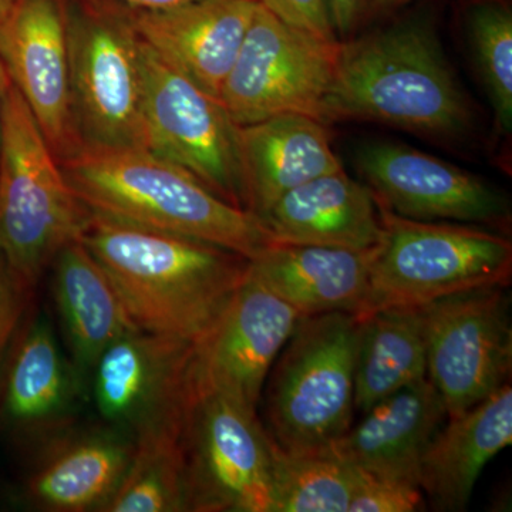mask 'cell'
<instances>
[{"label": "cell", "mask_w": 512, "mask_h": 512, "mask_svg": "<svg viewBox=\"0 0 512 512\" xmlns=\"http://www.w3.org/2000/svg\"><path fill=\"white\" fill-rule=\"evenodd\" d=\"M183 426L151 431L134 439L130 466L104 511H188Z\"/></svg>", "instance_id": "obj_26"}, {"label": "cell", "mask_w": 512, "mask_h": 512, "mask_svg": "<svg viewBox=\"0 0 512 512\" xmlns=\"http://www.w3.org/2000/svg\"><path fill=\"white\" fill-rule=\"evenodd\" d=\"M359 167L377 202L417 221L505 224L510 202L476 175L419 150L375 144L360 151Z\"/></svg>", "instance_id": "obj_15"}, {"label": "cell", "mask_w": 512, "mask_h": 512, "mask_svg": "<svg viewBox=\"0 0 512 512\" xmlns=\"http://www.w3.org/2000/svg\"><path fill=\"white\" fill-rule=\"evenodd\" d=\"M259 220L272 244L367 251L382 234L375 194L343 168L286 192Z\"/></svg>", "instance_id": "obj_18"}, {"label": "cell", "mask_w": 512, "mask_h": 512, "mask_svg": "<svg viewBox=\"0 0 512 512\" xmlns=\"http://www.w3.org/2000/svg\"><path fill=\"white\" fill-rule=\"evenodd\" d=\"M30 292L0 252V366L25 315Z\"/></svg>", "instance_id": "obj_30"}, {"label": "cell", "mask_w": 512, "mask_h": 512, "mask_svg": "<svg viewBox=\"0 0 512 512\" xmlns=\"http://www.w3.org/2000/svg\"><path fill=\"white\" fill-rule=\"evenodd\" d=\"M140 43L128 16L69 12L73 116L86 146L147 150Z\"/></svg>", "instance_id": "obj_10"}, {"label": "cell", "mask_w": 512, "mask_h": 512, "mask_svg": "<svg viewBox=\"0 0 512 512\" xmlns=\"http://www.w3.org/2000/svg\"><path fill=\"white\" fill-rule=\"evenodd\" d=\"M342 119L451 137L470 126L471 110L434 29L409 20L340 42L325 123Z\"/></svg>", "instance_id": "obj_3"}, {"label": "cell", "mask_w": 512, "mask_h": 512, "mask_svg": "<svg viewBox=\"0 0 512 512\" xmlns=\"http://www.w3.org/2000/svg\"><path fill=\"white\" fill-rule=\"evenodd\" d=\"M339 45L293 28L258 3L221 103L239 127L289 113L325 123Z\"/></svg>", "instance_id": "obj_8"}, {"label": "cell", "mask_w": 512, "mask_h": 512, "mask_svg": "<svg viewBox=\"0 0 512 512\" xmlns=\"http://www.w3.org/2000/svg\"><path fill=\"white\" fill-rule=\"evenodd\" d=\"M507 286L471 289L421 306L427 377L450 419L507 384L512 326Z\"/></svg>", "instance_id": "obj_11"}, {"label": "cell", "mask_w": 512, "mask_h": 512, "mask_svg": "<svg viewBox=\"0 0 512 512\" xmlns=\"http://www.w3.org/2000/svg\"><path fill=\"white\" fill-rule=\"evenodd\" d=\"M377 205L382 234L372 248L369 292L359 319L382 309L421 308L456 293L510 284L512 244L507 238L470 225L410 220Z\"/></svg>", "instance_id": "obj_5"}, {"label": "cell", "mask_w": 512, "mask_h": 512, "mask_svg": "<svg viewBox=\"0 0 512 512\" xmlns=\"http://www.w3.org/2000/svg\"><path fill=\"white\" fill-rule=\"evenodd\" d=\"M423 505L421 488L382 480L357 468L348 512H413L423 510Z\"/></svg>", "instance_id": "obj_29"}, {"label": "cell", "mask_w": 512, "mask_h": 512, "mask_svg": "<svg viewBox=\"0 0 512 512\" xmlns=\"http://www.w3.org/2000/svg\"><path fill=\"white\" fill-rule=\"evenodd\" d=\"M28 480L32 503L45 511H104L123 481L134 440L113 431L50 434Z\"/></svg>", "instance_id": "obj_20"}, {"label": "cell", "mask_w": 512, "mask_h": 512, "mask_svg": "<svg viewBox=\"0 0 512 512\" xmlns=\"http://www.w3.org/2000/svg\"><path fill=\"white\" fill-rule=\"evenodd\" d=\"M256 6V0H192L173 8L136 9L128 19L165 62L220 99Z\"/></svg>", "instance_id": "obj_16"}, {"label": "cell", "mask_w": 512, "mask_h": 512, "mask_svg": "<svg viewBox=\"0 0 512 512\" xmlns=\"http://www.w3.org/2000/svg\"><path fill=\"white\" fill-rule=\"evenodd\" d=\"M511 443L512 389L507 383L437 431L421 461V491L436 510H466L484 467Z\"/></svg>", "instance_id": "obj_22"}, {"label": "cell", "mask_w": 512, "mask_h": 512, "mask_svg": "<svg viewBox=\"0 0 512 512\" xmlns=\"http://www.w3.org/2000/svg\"><path fill=\"white\" fill-rule=\"evenodd\" d=\"M372 249L269 244L248 259L249 272L301 316L349 312L360 318L369 292Z\"/></svg>", "instance_id": "obj_21"}, {"label": "cell", "mask_w": 512, "mask_h": 512, "mask_svg": "<svg viewBox=\"0 0 512 512\" xmlns=\"http://www.w3.org/2000/svg\"><path fill=\"white\" fill-rule=\"evenodd\" d=\"M362 319L302 316L268 387L269 434L285 450L332 446L352 427Z\"/></svg>", "instance_id": "obj_6"}, {"label": "cell", "mask_w": 512, "mask_h": 512, "mask_svg": "<svg viewBox=\"0 0 512 512\" xmlns=\"http://www.w3.org/2000/svg\"><path fill=\"white\" fill-rule=\"evenodd\" d=\"M10 83L12 82H10L9 74L6 72L3 63L0 62V126H2L3 101H5L6 93H8Z\"/></svg>", "instance_id": "obj_34"}, {"label": "cell", "mask_w": 512, "mask_h": 512, "mask_svg": "<svg viewBox=\"0 0 512 512\" xmlns=\"http://www.w3.org/2000/svg\"><path fill=\"white\" fill-rule=\"evenodd\" d=\"M73 400V380L52 328L36 319L10 363L3 406L13 423L26 429L59 431Z\"/></svg>", "instance_id": "obj_25"}, {"label": "cell", "mask_w": 512, "mask_h": 512, "mask_svg": "<svg viewBox=\"0 0 512 512\" xmlns=\"http://www.w3.org/2000/svg\"><path fill=\"white\" fill-rule=\"evenodd\" d=\"M427 377L420 308H390L362 319L355 369V407L380 400Z\"/></svg>", "instance_id": "obj_24"}, {"label": "cell", "mask_w": 512, "mask_h": 512, "mask_svg": "<svg viewBox=\"0 0 512 512\" xmlns=\"http://www.w3.org/2000/svg\"><path fill=\"white\" fill-rule=\"evenodd\" d=\"M410 0H372L373 8L377 10H390L406 5Z\"/></svg>", "instance_id": "obj_35"}, {"label": "cell", "mask_w": 512, "mask_h": 512, "mask_svg": "<svg viewBox=\"0 0 512 512\" xmlns=\"http://www.w3.org/2000/svg\"><path fill=\"white\" fill-rule=\"evenodd\" d=\"M0 62L57 160L82 147L70 87L69 10L63 0H16L0 25Z\"/></svg>", "instance_id": "obj_14"}, {"label": "cell", "mask_w": 512, "mask_h": 512, "mask_svg": "<svg viewBox=\"0 0 512 512\" xmlns=\"http://www.w3.org/2000/svg\"><path fill=\"white\" fill-rule=\"evenodd\" d=\"M468 37L478 72L503 134L512 128V13L507 3L484 0L468 13Z\"/></svg>", "instance_id": "obj_28"}, {"label": "cell", "mask_w": 512, "mask_h": 512, "mask_svg": "<svg viewBox=\"0 0 512 512\" xmlns=\"http://www.w3.org/2000/svg\"><path fill=\"white\" fill-rule=\"evenodd\" d=\"M370 5L372 0H326L335 33L338 32L340 36L352 33Z\"/></svg>", "instance_id": "obj_32"}, {"label": "cell", "mask_w": 512, "mask_h": 512, "mask_svg": "<svg viewBox=\"0 0 512 512\" xmlns=\"http://www.w3.org/2000/svg\"><path fill=\"white\" fill-rule=\"evenodd\" d=\"M293 28L328 40L336 39L326 0H256Z\"/></svg>", "instance_id": "obj_31"}, {"label": "cell", "mask_w": 512, "mask_h": 512, "mask_svg": "<svg viewBox=\"0 0 512 512\" xmlns=\"http://www.w3.org/2000/svg\"><path fill=\"white\" fill-rule=\"evenodd\" d=\"M16 0H0V25L5 22V19L8 18L10 10H12L13 5H15Z\"/></svg>", "instance_id": "obj_36"}, {"label": "cell", "mask_w": 512, "mask_h": 512, "mask_svg": "<svg viewBox=\"0 0 512 512\" xmlns=\"http://www.w3.org/2000/svg\"><path fill=\"white\" fill-rule=\"evenodd\" d=\"M247 210L262 217L286 192L342 170L326 124L303 114H279L239 127Z\"/></svg>", "instance_id": "obj_19"}, {"label": "cell", "mask_w": 512, "mask_h": 512, "mask_svg": "<svg viewBox=\"0 0 512 512\" xmlns=\"http://www.w3.org/2000/svg\"><path fill=\"white\" fill-rule=\"evenodd\" d=\"M272 512H348L357 468L332 446L285 450L274 440Z\"/></svg>", "instance_id": "obj_27"}, {"label": "cell", "mask_w": 512, "mask_h": 512, "mask_svg": "<svg viewBox=\"0 0 512 512\" xmlns=\"http://www.w3.org/2000/svg\"><path fill=\"white\" fill-rule=\"evenodd\" d=\"M79 241L137 329L190 342L211 328L248 272V259L228 249L92 210Z\"/></svg>", "instance_id": "obj_1"}, {"label": "cell", "mask_w": 512, "mask_h": 512, "mask_svg": "<svg viewBox=\"0 0 512 512\" xmlns=\"http://www.w3.org/2000/svg\"><path fill=\"white\" fill-rule=\"evenodd\" d=\"M194 342L146 330L114 340L93 366V396L107 423L131 439L184 424Z\"/></svg>", "instance_id": "obj_13"}, {"label": "cell", "mask_w": 512, "mask_h": 512, "mask_svg": "<svg viewBox=\"0 0 512 512\" xmlns=\"http://www.w3.org/2000/svg\"><path fill=\"white\" fill-rule=\"evenodd\" d=\"M140 42L147 150L190 171L222 200L247 210L239 126L220 99Z\"/></svg>", "instance_id": "obj_9"}, {"label": "cell", "mask_w": 512, "mask_h": 512, "mask_svg": "<svg viewBox=\"0 0 512 512\" xmlns=\"http://www.w3.org/2000/svg\"><path fill=\"white\" fill-rule=\"evenodd\" d=\"M136 9H165L173 6L184 5L192 0H120Z\"/></svg>", "instance_id": "obj_33"}, {"label": "cell", "mask_w": 512, "mask_h": 512, "mask_svg": "<svg viewBox=\"0 0 512 512\" xmlns=\"http://www.w3.org/2000/svg\"><path fill=\"white\" fill-rule=\"evenodd\" d=\"M301 318L248 268L220 316L192 345L190 399L218 393L256 410L269 372Z\"/></svg>", "instance_id": "obj_12"}, {"label": "cell", "mask_w": 512, "mask_h": 512, "mask_svg": "<svg viewBox=\"0 0 512 512\" xmlns=\"http://www.w3.org/2000/svg\"><path fill=\"white\" fill-rule=\"evenodd\" d=\"M181 443L188 511L272 512L274 439L255 409L218 393L195 396Z\"/></svg>", "instance_id": "obj_7"}, {"label": "cell", "mask_w": 512, "mask_h": 512, "mask_svg": "<svg viewBox=\"0 0 512 512\" xmlns=\"http://www.w3.org/2000/svg\"><path fill=\"white\" fill-rule=\"evenodd\" d=\"M59 163L89 210L200 239L247 259L272 244L255 214L222 200L190 171L144 148L83 144Z\"/></svg>", "instance_id": "obj_2"}, {"label": "cell", "mask_w": 512, "mask_h": 512, "mask_svg": "<svg viewBox=\"0 0 512 512\" xmlns=\"http://www.w3.org/2000/svg\"><path fill=\"white\" fill-rule=\"evenodd\" d=\"M333 450L363 473L420 488L421 461L447 416L443 400L426 377L367 410Z\"/></svg>", "instance_id": "obj_17"}, {"label": "cell", "mask_w": 512, "mask_h": 512, "mask_svg": "<svg viewBox=\"0 0 512 512\" xmlns=\"http://www.w3.org/2000/svg\"><path fill=\"white\" fill-rule=\"evenodd\" d=\"M53 292L74 363L92 370L101 353L136 325L103 266L79 239L60 249Z\"/></svg>", "instance_id": "obj_23"}, {"label": "cell", "mask_w": 512, "mask_h": 512, "mask_svg": "<svg viewBox=\"0 0 512 512\" xmlns=\"http://www.w3.org/2000/svg\"><path fill=\"white\" fill-rule=\"evenodd\" d=\"M89 215L10 83L0 126V252L13 274L35 288L60 249L79 239Z\"/></svg>", "instance_id": "obj_4"}]
</instances>
